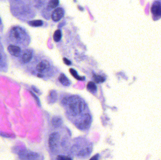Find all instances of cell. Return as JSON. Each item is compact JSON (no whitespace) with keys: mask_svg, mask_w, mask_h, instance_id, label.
I'll list each match as a JSON object with an SVG mask.
<instances>
[{"mask_svg":"<svg viewBox=\"0 0 161 160\" xmlns=\"http://www.w3.org/2000/svg\"><path fill=\"white\" fill-rule=\"evenodd\" d=\"M65 103L68 104L69 113L74 116L79 114L85 109V105L84 102L78 98L70 97L66 100Z\"/></svg>","mask_w":161,"mask_h":160,"instance_id":"cell-1","label":"cell"},{"mask_svg":"<svg viewBox=\"0 0 161 160\" xmlns=\"http://www.w3.org/2000/svg\"><path fill=\"white\" fill-rule=\"evenodd\" d=\"M10 35L15 41H21L25 35L24 30L19 26L13 27L10 30Z\"/></svg>","mask_w":161,"mask_h":160,"instance_id":"cell-2","label":"cell"},{"mask_svg":"<svg viewBox=\"0 0 161 160\" xmlns=\"http://www.w3.org/2000/svg\"><path fill=\"white\" fill-rule=\"evenodd\" d=\"M19 156L21 160H40L38 154L29 150H21L19 152Z\"/></svg>","mask_w":161,"mask_h":160,"instance_id":"cell-3","label":"cell"},{"mask_svg":"<svg viewBox=\"0 0 161 160\" xmlns=\"http://www.w3.org/2000/svg\"><path fill=\"white\" fill-rule=\"evenodd\" d=\"M151 13L154 20L161 18V0H156L152 3L151 6Z\"/></svg>","mask_w":161,"mask_h":160,"instance_id":"cell-4","label":"cell"},{"mask_svg":"<svg viewBox=\"0 0 161 160\" xmlns=\"http://www.w3.org/2000/svg\"><path fill=\"white\" fill-rule=\"evenodd\" d=\"M92 123V117L89 114H86L77 121L76 126L78 128L85 130L88 128Z\"/></svg>","mask_w":161,"mask_h":160,"instance_id":"cell-5","label":"cell"},{"mask_svg":"<svg viewBox=\"0 0 161 160\" xmlns=\"http://www.w3.org/2000/svg\"><path fill=\"white\" fill-rule=\"evenodd\" d=\"M60 139L58 132H54L50 135L49 139V146L50 149L53 150L57 147Z\"/></svg>","mask_w":161,"mask_h":160,"instance_id":"cell-6","label":"cell"},{"mask_svg":"<svg viewBox=\"0 0 161 160\" xmlns=\"http://www.w3.org/2000/svg\"><path fill=\"white\" fill-rule=\"evenodd\" d=\"M51 68V64L49 61L43 60L41 61L36 66V70L38 72L42 73L50 70Z\"/></svg>","mask_w":161,"mask_h":160,"instance_id":"cell-7","label":"cell"},{"mask_svg":"<svg viewBox=\"0 0 161 160\" xmlns=\"http://www.w3.org/2000/svg\"><path fill=\"white\" fill-rule=\"evenodd\" d=\"M65 11L62 8L59 7L56 8L52 15V18L54 21L57 22L60 20L64 15Z\"/></svg>","mask_w":161,"mask_h":160,"instance_id":"cell-8","label":"cell"},{"mask_svg":"<svg viewBox=\"0 0 161 160\" xmlns=\"http://www.w3.org/2000/svg\"><path fill=\"white\" fill-rule=\"evenodd\" d=\"M8 51L11 55L15 57L19 56L21 52V50L19 47L13 45H10L8 46Z\"/></svg>","mask_w":161,"mask_h":160,"instance_id":"cell-9","label":"cell"},{"mask_svg":"<svg viewBox=\"0 0 161 160\" xmlns=\"http://www.w3.org/2000/svg\"><path fill=\"white\" fill-rule=\"evenodd\" d=\"M33 56V52L31 49H26L23 53L22 60L25 64L29 63L32 60Z\"/></svg>","mask_w":161,"mask_h":160,"instance_id":"cell-10","label":"cell"},{"mask_svg":"<svg viewBox=\"0 0 161 160\" xmlns=\"http://www.w3.org/2000/svg\"><path fill=\"white\" fill-rule=\"evenodd\" d=\"M62 123H63V120L59 116H55L53 117L52 119V125L55 128L59 127L62 125Z\"/></svg>","mask_w":161,"mask_h":160,"instance_id":"cell-11","label":"cell"},{"mask_svg":"<svg viewBox=\"0 0 161 160\" xmlns=\"http://www.w3.org/2000/svg\"><path fill=\"white\" fill-rule=\"evenodd\" d=\"M58 80L64 86H69L70 85L71 82L67 78V76L63 73L60 74L59 78H58Z\"/></svg>","mask_w":161,"mask_h":160,"instance_id":"cell-12","label":"cell"},{"mask_svg":"<svg viewBox=\"0 0 161 160\" xmlns=\"http://www.w3.org/2000/svg\"><path fill=\"white\" fill-rule=\"evenodd\" d=\"M87 87L88 90L91 93L93 94L96 93L97 88L95 84L93 82H89L87 84Z\"/></svg>","mask_w":161,"mask_h":160,"instance_id":"cell-13","label":"cell"},{"mask_svg":"<svg viewBox=\"0 0 161 160\" xmlns=\"http://www.w3.org/2000/svg\"><path fill=\"white\" fill-rule=\"evenodd\" d=\"M69 71L71 75L76 80H85V78L84 77H81L79 76L77 71L73 69H70Z\"/></svg>","mask_w":161,"mask_h":160,"instance_id":"cell-14","label":"cell"},{"mask_svg":"<svg viewBox=\"0 0 161 160\" xmlns=\"http://www.w3.org/2000/svg\"><path fill=\"white\" fill-rule=\"evenodd\" d=\"M62 37V33L60 30H57L55 32L53 35V39L56 42L60 41Z\"/></svg>","mask_w":161,"mask_h":160,"instance_id":"cell-15","label":"cell"},{"mask_svg":"<svg viewBox=\"0 0 161 160\" xmlns=\"http://www.w3.org/2000/svg\"><path fill=\"white\" fill-rule=\"evenodd\" d=\"M29 24L33 27H39L43 24V22L41 20H36L29 22Z\"/></svg>","mask_w":161,"mask_h":160,"instance_id":"cell-16","label":"cell"},{"mask_svg":"<svg viewBox=\"0 0 161 160\" xmlns=\"http://www.w3.org/2000/svg\"><path fill=\"white\" fill-rule=\"evenodd\" d=\"M59 1L58 0H53L50 1L48 3V7L51 8H56L59 4Z\"/></svg>","mask_w":161,"mask_h":160,"instance_id":"cell-17","label":"cell"},{"mask_svg":"<svg viewBox=\"0 0 161 160\" xmlns=\"http://www.w3.org/2000/svg\"><path fill=\"white\" fill-rule=\"evenodd\" d=\"M93 79L97 83L103 82L105 80V78L100 75H94L93 76Z\"/></svg>","mask_w":161,"mask_h":160,"instance_id":"cell-18","label":"cell"},{"mask_svg":"<svg viewBox=\"0 0 161 160\" xmlns=\"http://www.w3.org/2000/svg\"><path fill=\"white\" fill-rule=\"evenodd\" d=\"M57 99V95L55 91L52 92L50 95V101L51 102H55Z\"/></svg>","mask_w":161,"mask_h":160,"instance_id":"cell-19","label":"cell"},{"mask_svg":"<svg viewBox=\"0 0 161 160\" xmlns=\"http://www.w3.org/2000/svg\"><path fill=\"white\" fill-rule=\"evenodd\" d=\"M56 160H72L70 157L67 156H58Z\"/></svg>","mask_w":161,"mask_h":160,"instance_id":"cell-20","label":"cell"},{"mask_svg":"<svg viewBox=\"0 0 161 160\" xmlns=\"http://www.w3.org/2000/svg\"><path fill=\"white\" fill-rule=\"evenodd\" d=\"M30 93H31V95H33V96L34 97V98H35V99L36 100V101L38 105H39V106H40L41 105V103H40V101L39 99L38 98V97L36 95H35V94H34V93H32V92H30Z\"/></svg>","mask_w":161,"mask_h":160,"instance_id":"cell-21","label":"cell"},{"mask_svg":"<svg viewBox=\"0 0 161 160\" xmlns=\"http://www.w3.org/2000/svg\"><path fill=\"white\" fill-rule=\"evenodd\" d=\"M63 61H64V63H65L66 65H71V62L69 61V60H68L67 58H63Z\"/></svg>","mask_w":161,"mask_h":160,"instance_id":"cell-22","label":"cell"},{"mask_svg":"<svg viewBox=\"0 0 161 160\" xmlns=\"http://www.w3.org/2000/svg\"><path fill=\"white\" fill-rule=\"evenodd\" d=\"M99 158V155L98 154H97V155H95L93 157H92L90 160H97Z\"/></svg>","mask_w":161,"mask_h":160,"instance_id":"cell-23","label":"cell"},{"mask_svg":"<svg viewBox=\"0 0 161 160\" xmlns=\"http://www.w3.org/2000/svg\"><path fill=\"white\" fill-rule=\"evenodd\" d=\"M2 56L1 55V54H0V62H1V60H2Z\"/></svg>","mask_w":161,"mask_h":160,"instance_id":"cell-24","label":"cell"},{"mask_svg":"<svg viewBox=\"0 0 161 160\" xmlns=\"http://www.w3.org/2000/svg\"><path fill=\"white\" fill-rule=\"evenodd\" d=\"M1 18H0V24H1Z\"/></svg>","mask_w":161,"mask_h":160,"instance_id":"cell-25","label":"cell"}]
</instances>
